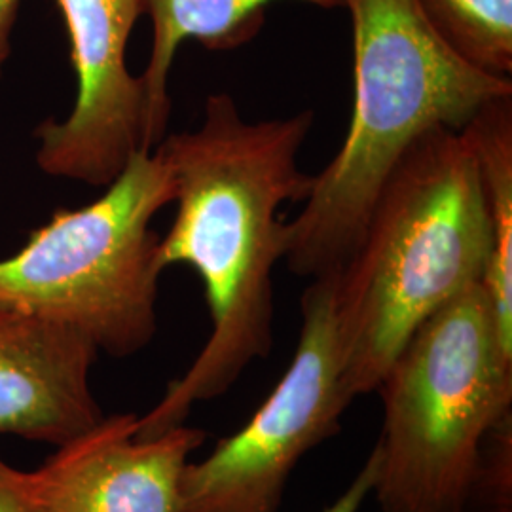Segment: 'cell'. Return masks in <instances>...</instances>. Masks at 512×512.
<instances>
[{
	"mask_svg": "<svg viewBox=\"0 0 512 512\" xmlns=\"http://www.w3.org/2000/svg\"><path fill=\"white\" fill-rule=\"evenodd\" d=\"M313 110L251 122L230 93L205 99L200 126L154 148L171 171L177 215L160 238L162 268L184 264L202 279L211 334L200 355L137 421L139 437L183 425L274 346V270L287 251L285 203L310 196L298 158Z\"/></svg>",
	"mask_w": 512,
	"mask_h": 512,
	"instance_id": "obj_1",
	"label": "cell"
},
{
	"mask_svg": "<svg viewBox=\"0 0 512 512\" xmlns=\"http://www.w3.org/2000/svg\"><path fill=\"white\" fill-rule=\"evenodd\" d=\"M353 27V110L334 158L287 222L289 272L338 274L391 173L421 139L461 131L512 78L484 73L440 37L418 0H342Z\"/></svg>",
	"mask_w": 512,
	"mask_h": 512,
	"instance_id": "obj_2",
	"label": "cell"
},
{
	"mask_svg": "<svg viewBox=\"0 0 512 512\" xmlns=\"http://www.w3.org/2000/svg\"><path fill=\"white\" fill-rule=\"evenodd\" d=\"M492 239L463 131L427 133L391 173L336 274L334 315L349 397L376 393L410 336L482 283Z\"/></svg>",
	"mask_w": 512,
	"mask_h": 512,
	"instance_id": "obj_3",
	"label": "cell"
},
{
	"mask_svg": "<svg viewBox=\"0 0 512 512\" xmlns=\"http://www.w3.org/2000/svg\"><path fill=\"white\" fill-rule=\"evenodd\" d=\"M380 512H463L484 433L512 410V351L482 283L431 315L376 387Z\"/></svg>",
	"mask_w": 512,
	"mask_h": 512,
	"instance_id": "obj_4",
	"label": "cell"
},
{
	"mask_svg": "<svg viewBox=\"0 0 512 512\" xmlns=\"http://www.w3.org/2000/svg\"><path fill=\"white\" fill-rule=\"evenodd\" d=\"M175 200L156 150L137 152L103 196L57 209L18 253L0 262V306L61 323L124 359L158 330L160 236L152 219Z\"/></svg>",
	"mask_w": 512,
	"mask_h": 512,
	"instance_id": "obj_5",
	"label": "cell"
},
{
	"mask_svg": "<svg viewBox=\"0 0 512 512\" xmlns=\"http://www.w3.org/2000/svg\"><path fill=\"white\" fill-rule=\"evenodd\" d=\"M334 287L336 274L311 279L291 365L251 420L202 461L186 463L177 512H277L298 463L340 433L353 399L342 374Z\"/></svg>",
	"mask_w": 512,
	"mask_h": 512,
	"instance_id": "obj_6",
	"label": "cell"
},
{
	"mask_svg": "<svg viewBox=\"0 0 512 512\" xmlns=\"http://www.w3.org/2000/svg\"><path fill=\"white\" fill-rule=\"evenodd\" d=\"M69 31L76 73L74 109L63 122L38 126L37 164L52 177L93 186L112 183L148 150L147 93L129 73V37L143 0H55Z\"/></svg>",
	"mask_w": 512,
	"mask_h": 512,
	"instance_id": "obj_7",
	"label": "cell"
},
{
	"mask_svg": "<svg viewBox=\"0 0 512 512\" xmlns=\"http://www.w3.org/2000/svg\"><path fill=\"white\" fill-rule=\"evenodd\" d=\"M135 414L103 418L21 473L29 512H177L181 478L205 431L177 425L137 435Z\"/></svg>",
	"mask_w": 512,
	"mask_h": 512,
	"instance_id": "obj_8",
	"label": "cell"
},
{
	"mask_svg": "<svg viewBox=\"0 0 512 512\" xmlns=\"http://www.w3.org/2000/svg\"><path fill=\"white\" fill-rule=\"evenodd\" d=\"M97 355L78 330L0 306V433L61 446L95 427Z\"/></svg>",
	"mask_w": 512,
	"mask_h": 512,
	"instance_id": "obj_9",
	"label": "cell"
},
{
	"mask_svg": "<svg viewBox=\"0 0 512 512\" xmlns=\"http://www.w3.org/2000/svg\"><path fill=\"white\" fill-rule=\"evenodd\" d=\"M275 0H143L152 21V48L147 69L141 74L147 93L148 150L167 135L171 116L169 74L177 50L194 40L213 52L236 50L251 42L266 21ZM323 10L342 8V0H296Z\"/></svg>",
	"mask_w": 512,
	"mask_h": 512,
	"instance_id": "obj_10",
	"label": "cell"
},
{
	"mask_svg": "<svg viewBox=\"0 0 512 512\" xmlns=\"http://www.w3.org/2000/svg\"><path fill=\"white\" fill-rule=\"evenodd\" d=\"M461 131L475 154L492 239L482 287L499 338L512 351V95L486 105Z\"/></svg>",
	"mask_w": 512,
	"mask_h": 512,
	"instance_id": "obj_11",
	"label": "cell"
},
{
	"mask_svg": "<svg viewBox=\"0 0 512 512\" xmlns=\"http://www.w3.org/2000/svg\"><path fill=\"white\" fill-rule=\"evenodd\" d=\"M431 25L465 61L512 78V0H418Z\"/></svg>",
	"mask_w": 512,
	"mask_h": 512,
	"instance_id": "obj_12",
	"label": "cell"
},
{
	"mask_svg": "<svg viewBox=\"0 0 512 512\" xmlns=\"http://www.w3.org/2000/svg\"><path fill=\"white\" fill-rule=\"evenodd\" d=\"M463 512H512V410L482 437Z\"/></svg>",
	"mask_w": 512,
	"mask_h": 512,
	"instance_id": "obj_13",
	"label": "cell"
},
{
	"mask_svg": "<svg viewBox=\"0 0 512 512\" xmlns=\"http://www.w3.org/2000/svg\"><path fill=\"white\" fill-rule=\"evenodd\" d=\"M376 480V454L374 450L366 458L365 465L355 478L349 482L348 488L338 495L323 512H359L363 509L366 499L372 495Z\"/></svg>",
	"mask_w": 512,
	"mask_h": 512,
	"instance_id": "obj_14",
	"label": "cell"
},
{
	"mask_svg": "<svg viewBox=\"0 0 512 512\" xmlns=\"http://www.w3.org/2000/svg\"><path fill=\"white\" fill-rule=\"evenodd\" d=\"M21 473L0 459V512H29L21 488Z\"/></svg>",
	"mask_w": 512,
	"mask_h": 512,
	"instance_id": "obj_15",
	"label": "cell"
},
{
	"mask_svg": "<svg viewBox=\"0 0 512 512\" xmlns=\"http://www.w3.org/2000/svg\"><path fill=\"white\" fill-rule=\"evenodd\" d=\"M19 0H0V73L10 55V37L18 18Z\"/></svg>",
	"mask_w": 512,
	"mask_h": 512,
	"instance_id": "obj_16",
	"label": "cell"
}]
</instances>
